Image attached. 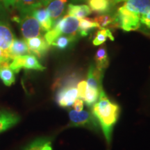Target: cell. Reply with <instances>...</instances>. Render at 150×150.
I'll list each match as a JSON object with an SVG mask.
<instances>
[{
	"label": "cell",
	"mask_w": 150,
	"mask_h": 150,
	"mask_svg": "<svg viewBox=\"0 0 150 150\" xmlns=\"http://www.w3.org/2000/svg\"><path fill=\"white\" fill-rule=\"evenodd\" d=\"M0 79L2 81L4 85L6 86H11L15 83L16 76L13 71L11 70L10 67L0 69Z\"/></svg>",
	"instance_id": "23"
},
{
	"label": "cell",
	"mask_w": 150,
	"mask_h": 150,
	"mask_svg": "<svg viewBox=\"0 0 150 150\" xmlns=\"http://www.w3.org/2000/svg\"><path fill=\"white\" fill-rule=\"evenodd\" d=\"M94 21L97 24V28L99 29H106L107 27H119L115 15L101 14L94 18Z\"/></svg>",
	"instance_id": "16"
},
{
	"label": "cell",
	"mask_w": 150,
	"mask_h": 150,
	"mask_svg": "<svg viewBox=\"0 0 150 150\" xmlns=\"http://www.w3.org/2000/svg\"><path fill=\"white\" fill-rule=\"evenodd\" d=\"M73 106L75 110L76 111H81L83 110V99L80 98H76L75 99L74 104H73Z\"/></svg>",
	"instance_id": "27"
},
{
	"label": "cell",
	"mask_w": 150,
	"mask_h": 150,
	"mask_svg": "<svg viewBox=\"0 0 150 150\" xmlns=\"http://www.w3.org/2000/svg\"><path fill=\"white\" fill-rule=\"evenodd\" d=\"M7 53L8 54L9 59L12 61L15 58L18 57V56L29 54L30 52L25 40L14 39L12 44L7 50Z\"/></svg>",
	"instance_id": "12"
},
{
	"label": "cell",
	"mask_w": 150,
	"mask_h": 150,
	"mask_svg": "<svg viewBox=\"0 0 150 150\" xmlns=\"http://www.w3.org/2000/svg\"><path fill=\"white\" fill-rule=\"evenodd\" d=\"M2 4H3L2 0H0V11H4V7H3V6H2Z\"/></svg>",
	"instance_id": "33"
},
{
	"label": "cell",
	"mask_w": 150,
	"mask_h": 150,
	"mask_svg": "<svg viewBox=\"0 0 150 150\" xmlns=\"http://www.w3.org/2000/svg\"><path fill=\"white\" fill-rule=\"evenodd\" d=\"M97 28V24L94 21L93 19L84 18L79 19V33L81 36H86L88 35L91 30Z\"/></svg>",
	"instance_id": "20"
},
{
	"label": "cell",
	"mask_w": 150,
	"mask_h": 150,
	"mask_svg": "<svg viewBox=\"0 0 150 150\" xmlns=\"http://www.w3.org/2000/svg\"><path fill=\"white\" fill-rule=\"evenodd\" d=\"M86 87H87V82L86 81L83 80L81 81L77 85V93H78V97L80 99L84 100L85 98V93L86 91Z\"/></svg>",
	"instance_id": "24"
},
{
	"label": "cell",
	"mask_w": 150,
	"mask_h": 150,
	"mask_svg": "<svg viewBox=\"0 0 150 150\" xmlns=\"http://www.w3.org/2000/svg\"><path fill=\"white\" fill-rule=\"evenodd\" d=\"M40 1L43 6H47V5L50 1H52V0H40Z\"/></svg>",
	"instance_id": "32"
},
{
	"label": "cell",
	"mask_w": 150,
	"mask_h": 150,
	"mask_svg": "<svg viewBox=\"0 0 150 150\" xmlns=\"http://www.w3.org/2000/svg\"><path fill=\"white\" fill-rule=\"evenodd\" d=\"M4 11H0V19L3 18V16H4Z\"/></svg>",
	"instance_id": "34"
},
{
	"label": "cell",
	"mask_w": 150,
	"mask_h": 150,
	"mask_svg": "<svg viewBox=\"0 0 150 150\" xmlns=\"http://www.w3.org/2000/svg\"><path fill=\"white\" fill-rule=\"evenodd\" d=\"M74 2H81V1H87V0H72Z\"/></svg>",
	"instance_id": "35"
},
{
	"label": "cell",
	"mask_w": 150,
	"mask_h": 150,
	"mask_svg": "<svg viewBox=\"0 0 150 150\" xmlns=\"http://www.w3.org/2000/svg\"><path fill=\"white\" fill-rule=\"evenodd\" d=\"M70 125L74 127H85L88 128H96L97 121L95 120L93 112L88 110L76 111L70 110L69 111Z\"/></svg>",
	"instance_id": "6"
},
{
	"label": "cell",
	"mask_w": 150,
	"mask_h": 150,
	"mask_svg": "<svg viewBox=\"0 0 150 150\" xmlns=\"http://www.w3.org/2000/svg\"><path fill=\"white\" fill-rule=\"evenodd\" d=\"M67 14L79 19L84 18L92 13V11L88 6L86 4L75 5L70 4L67 6Z\"/></svg>",
	"instance_id": "18"
},
{
	"label": "cell",
	"mask_w": 150,
	"mask_h": 150,
	"mask_svg": "<svg viewBox=\"0 0 150 150\" xmlns=\"http://www.w3.org/2000/svg\"><path fill=\"white\" fill-rule=\"evenodd\" d=\"M28 49L31 54L38 58H42L46 54L50 49V45L47 42L44 37L37 36L31 38L25 39Z\"/></svg>",
	"instance_id": "8"
},
{
	"label": "cell",
	"mask_w": 150,
	"mask_h": 150,
	"mask_svg": "<svg viewBox=\"0 0 150 150\" xmlns=\"http://www.w3.org/2000/svg\"><path fill=\"white\" fill-rule=\"evenodd\" d=\"M76 39V37L70 35H60L52 43L51 45L61 50H65L70 46V45Z\"/></svg>",
	"instance_id": "22"
},
{
	"label": "cell",
	"mask_w": 150,
	"mask_h": 150,
	"mask_svg": "<svg viewBox=\"0 0 150 150\" xmlns=\"http://www.w3.org/2000/svg\"><path fill=\"white\" fill-rule=\"evenodd\" d=\"M14 39V35L9 24L0 21V48L7 52Z\"/></svg>",
	"instance_id": "10"
},
{
	"label": "cell",
	"mask_w": 150,
	"mask_h": 150,
	"mask_svg": "<svg viewBox=\"0 0 150 150\" xmlns=\"http://www.w3.org/2000/svg\"><path fill=\"white\" fill-rule=\"evenodd\" d=\"M0 59H7L11 60L10 59H9L8 54V53H7V52L5 51V50H2V49H1V48H0Z\"/></svg>",
	"instance_id": "31"
},
{
	"label": "cell",
	"mask_w": 150,
	"mask_h": 150,
	"mask_svg": "<svg viewBox=\"0 0 150 150\" xmlns=\"http://www.w3.org/2000/svg\"><path fill=\"white\" fill-rule=\"evenodd\" d=\"M92 107V112L97 118L102 127V131L108 144L111 141L113 126L117 122L120 113V107L115 103L111 102L102 90L98 100Z\"/></svg>",
	"instance_id": "1"
},
{
	"label": "cell",
	"mask_w": 150,
	"mask_h": 150,
	"mask_svg": "<svg viewBox=\"0 0 150 150\" xmlns=\"http://www.w3.org/2000/svg\"><path fill=\"white\" fill-rule=\"evenodd\" d=\"M107 39H110L112 41L114 40L112 33L109 29H102L99 30L96 33L93 43L95 46H98L104 43Z\"/></svg>",
	"instance_id": "21"
},
{
	"label": "cell",
	"mask_w": 150,
	"mask_h": 150,
	"mask_svg": "<svg viewBox=\"0 0 150 150\" xmlns=\"http://www.w3.org/2000/svg\"><path fill=\"white\" fill-rule=\"evenodd\" d=\"M91 10L97 14H105L110 12L112 6L111 0H87Z\"/></svg>",
	"instance_id": "15"
},
{
	"label": "cell",
	"mask_w": 150,
	"mask_h": 150,
	"mask_svg": "<svg viewBox=\"0 0 150 150\" xmlns=\"http://www.w3.org/2000/svg\"><path fill=\"white\" fill-rule=\"evenodd\" d=\"M3 4L6 8H8L10 6L14 7L17 0H2Z\"/></svg>",
	"instance_id": "29"
},
{
	"label": "cell",
	"mask_w": 150,
	"mask_h": 150,
	"mask_svg": "<svg viewBox=\"0 0 150 150\" xmlns=\"http://www.w3.org/2000/svg\"><path fill=\"white\" fill-rule=\"evenodd\" d=\"M13 20L20 24V30L24 40L41 35L42 28L36 19L31 14L21 15L20 17L15 16Z\"/></svg>",
	"instance_id": "3"
},
{
	"label": "cell",
	"mask_w": 150,
	"mask_h": 150,
	"mask_svg": "<svg viewBox=\"0 0 150 150\" xmlns=\"http://www.w3.org/2000/svg\"><path fill=\"white\" fill-rule=\"evenodd\" d=\"M120 1H125L124 7L140 16L150 11V0H118L117 3Z\"/></svg>",
	"instance_id": "9"
},
{
	"label": "cell",
	"mask_w": 150,
	"mask_h": 150,
	"mask_svg": "<svg viewBox=\"0 0 150 150\" xmlns=\"http://www.w3.org/2000/svg\"><path fill=\"white\" fill-rule=\"evenodd\" d=\"M39 150H52L51 142H50V141L47 140V141L43 144V145L40 147V149Z\"/></svg>",
	"instance_id": "30"
},
{
	"label": "cell",
	"mask_w": 150,
	"mask_h": 150,
	"mask_svg": "<svg viewBox=\"0 0 150 150\" xmlns=\"http://www.w3.org/2000/svg\"><path fill=\"white\" fill-rule=\"evenodd\" d=\"M140 23L143 24L147 28L150 29V11L140 16Z\"/></svg>",
	"instance_id": "26"
},
{
	"label": "cell",
	"mask_w": 150,
	"mask_h": 150,
	"mask_svg": "<svg viewBox=\"0 0 150 150\" xmlns=\"http://www.w3.org/2000/svg\"><path fill=\"white\" fill-rule=\"evenodd\" d=\"M79 20L67 14L63 18H59L54 22L53 27L50 31H47L44 38L50 45L60 35L74 36L79 33Z\"/></svg>",
	"instance_id": "2"
},
{
	"label": "cell",
	"mask_w": 150,
	"mask_h": 150,
	"mask_svg": "<svg viewBox=\"0 0 150 150\" xmlns=\"http://www.w3.org/2000/svg\"><path fill=\"white\" fill-rule=\"evenodd\" d=\"M111 1H112V4H117V3L118 0H111Z\"/></svg>",
	"instance_id": "36"
},
{
	"label": "cell",
	"mask_w": 150,
	"mask_h": 150,
	"mask_svg": "<svg viewBox=\"0 0 150 150\" xmlns=\"http://www.w3.org/2000/svg\"><path fill=\"white\" fill-rule=\"evenodd\" d=\"M95 67L98 70L104 72V70L107 68L109 60H108V56L107 50L105 47H101L98 49L95 56Z\"/></svg>",
	"instance_id": "19"
},
{
	"label": "cell",
	"mask_w": 150,
	"mask_h": 150,
	"mask_svg": "<svg viewBox=\"0 0 150 150\" xmlns=\"http://www.w3.org/2000/svg\"><path fill=\"white\" fill-rule=\"evenodd\" d=\"M11 61L7 59H0V69L3 67H10Z\"/></svg>",
	"instance_id": "28"
},
{
	"label": "cell",
	"mask_w": 150,
	"mask_h": 150,
	"mask_svg": "<svg viewBox=\"0 0 150 150\" xmlns=\"http://www.w3.org/2000/svg\"><path fill=\"white\" fill-rule=\"evenodd\" d=\"M10 67L14 73H18L22 69L38 71L45 70V67L40 64L36 56L31 54L15 58L11 62Z\"/></svg>",
	"instance_id": "5"
},
{
	"label": "cell",
	"mask_w": 150,
	"mask_h": 150,
	"mask_svg": "<svg viewBox=\"0 0 150 150\" xmlns=\"http://www.w3.org/2000/svg\"><path fill=\"white\" fill-rule=\"evenodd\" d=\"M46 141V139H38L29 145L25 150H39Z\"/></svg>",
	"instance_id": "25"
},
{
	"label": "cell",
	"mask_w": 150,
	"mask_h": 150,
	"mask_svg": "<svg viewBox=\"0 0 150 150\" xmlns=\"http://www.w3.org/2000/svg\"><path fill=\"white\" fill-rule=\"evenodd\" d=\"M115 17L119 27L124 31H136L140 27V15L129 11L123 6L118 8Z\"/></svg>",
	"instance_id": "4"
},
{
	"label": "cell",
	"mask_w": 150,
	"mask_h": 150,
	"mask_svg": "<svg viewBox=\"0 0 150 150\" xmlns=\"http://www.w3.org/2000/svg\"><path fill=\"white\" fill-rule=\"evenodd\" d=\"M67 0H52L47 5V10L54 22L60 18L65 9Z\"/></svg>",
	"instance_id": "14"
},
{
	"label": "cell",
	"mask_w": 150,
	"mask_h": 150,
	"mask_svg": "<svg viewBox=\"0 0 150 150\" xmlns=\"http://www.w3.org/2000/svg\"><path fill=\"white\" fill-rule=\"evenodd\" d=\"M31 15L39 22L42 31H48L53 27V21L47 8L41 7L35 9L31 13Z\"/></svg>",
	"instance_id": "11"
},
{
	"label": "cell",
	"mask_w": 150,
	"mask_h": 150,
	"mask_svg": "<svg viewBox=\"0 0 150 150\" xmlns=\"http://www.w3.org/2000/svg\"><path fill=\"white\" fill-rule=\"evenodd\" d=\"M74 82H69L58 91L56 94V102L61 107H69L74 104L75 99L77 98V88Z\"/></svg>",
	"instance_id": "7"
},
{
	"label": "cell",
	"mask_w": 150,
	"mask_h": 150,
	"mask_svg": "<svg viewBox=\"0 0 150 150\" xmlns=\"http://www.w3.org/2000/svg\"><path fill=\"white\" fill-rule=\"evenodd\" d=\"M20 117L16 114L9 112L0 111V133L16 125Z\"/></svg>",
	"instance_id": "17"
},
{
	"label": "cell",
	"mask_w": 150,
	"mask_h": 150,
	"mask_svg": "<svg viewBox=\"0 0 150 150\" xmlns=\"http://www.w3.org/2000/svg\"><path fill=\"white\" fill-rule=\"evenodd\" d=\"M42 6L40 0H17L14 6L21 15L31 14L35 9Z\"/></svg>",
	"instance_id": "13"
}]
</instances>
